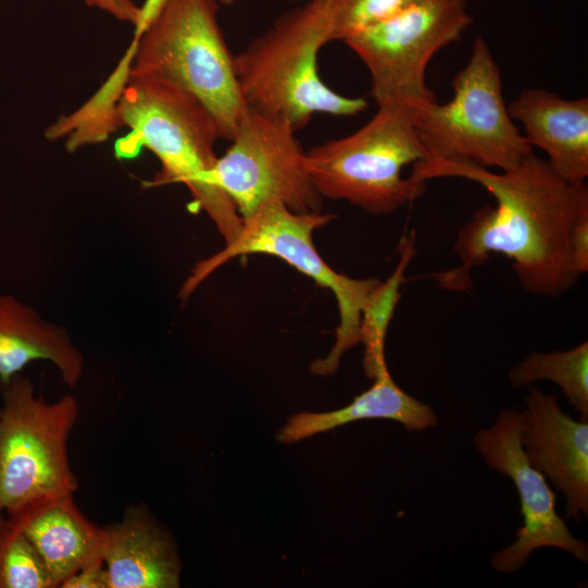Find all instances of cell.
Masks as SVG:
<instances>
[{"instance_id": "1", "label": "cell", "mask_w": 588, "mask_h": 588, "mask_svg": "<svg viewBox=\"0 0 588 588\" xmlns=\"http://www.w3.org/2000/svg\"><path fill=\"white\" fill-rule=\"evenodd\" d=\"M411 176L427 182L462 177L480 184L497 201L483 206L458 231L454 252L461 264L436 274L439 285L468 291L471 271L493 254L512 260L526 292L559 297L578 281L569 236L579 213L588 208L586 182L561 177L547 159L534 152L507 171L494 173L462 160L426 158L413 163Z\"/></svg>"}, {"instance_id": "2", "label": "cell", "mask_w": 588, "mask_h": 588, "mask_svg": "<svg viewBox=\"0 0 588 588\" xmlns=\"http://www.w3.org/2000/svg\"><path fill=\"white\" fill-rule=\"evenodd\" d=\"M218 12L216 0H166L101 87L119 96L128 78L171 84L198 101L220 138L231 140L247 105Z\"/></svg>"}, {"instance_id": "3", "label": "cell", "mask_w": 588, "mask_h": 588, "mask_svg": "<svg viewBox=\"0 0 588 588\" xmlns=\"http://www.w3.org/2000/svg\"><path fill=\"white\" fill-rule=\"evenodd\" d=\"M114 125L128 128L114 146L118 159L145 148L160 162L150 186L181 183L196 210L205 211L224 243L233 241L242 218L229 197L211 182L218 128L206 109L180 88L150 78H128L114 110Z\"/></svg>"}, {"instance_id": "4", "label": "cell", "mask_w": 588, "mask_h": 588, "mask_svg": "<svg viewBox=\"0 0 588 588\" xmlns=\"http://www.w3.org/2000/svg\"><path fill=\"white\" fill-rule=\"evenodd\" d=\"M330 0H308L279 15L240 53L234 64L248 107L304 128L316 113L353 117L366 99L346 97L321 79L320 49L331 39Z\"/></svg>"}, {"instance_id": "5", "label": "cell", "mask_w": 588, "mask_h": 588, "mask_svg": "<svg viewBox=\"0 0 588 588\" xmlns=\"http://www.w3.org/2000/svg\"><path fill=\"white\" fill-rule=\"evenodd\" d=\"M418 108L378 105L356 132L306 151L311 183L321 198L345 200L372 216H388L414 203L426 182L404 177V167L428 158L416 130Z\"/></svg>"}, {"instance_id": "6", "label": "cell", "mask_w": 588, "mask_h": 588, "mask_svg": "<svg viewBox=\"0 0 588 588\" xmlns=\"http://www.w3.org/2000/svg\"><path fill=\"white\" fill-rule=\"evenodd\" d=\"M335 217L320 210L295 212L275 200L264 203L242 219V228L233 241L193 267L180 290V297L186 301L210 274L238 256H275L334 295L340 317L334 344L326 357L310 365L314 375L334 373L344 353L359 343L363 310L380 283L377 278L354 279L339 273L322 259L313 236Z\"/></svg>"}, {"instance_id": "7", "label": "cell", "mask_w": 588, "mask_h": 588, "mask_svg": "<svg viewBox=\"0 0 588 588\" xmlns=\"http://www.w3.org/2000/svg\"><path fill=\"white\" fill-rule=\"evenodd\" d=\"M0 512L13 516L36 502L75 494L68 444L79 416L73 395L47 402L22 375L0 381Z\"/></svg>"}, {"instance_id": "8", "label": "cell", "mask_w": 588, "mask_h": 588, "mask_svg": "<svg viewBox=\"0 0 588 588\" xmlns=\"http://www.w3.org/2000/svg\"><path fill=\"white\" fill-rule=\"evenodd\" d=\"M452 87L446 103L436 100L417 110L416 130L428 158L507 171L534 152L507 111L500 68L481 36Z\"/></svg>"}, {"instance_id": "9", "label": "cell", "mask_w": 588, "mask_h": 588, "mask_svg": "<svg viewBox=\"0 0 588 588\" xmlns=\"http://www.w3.org/2000/svg\"><path fill=\"white\" fill-rule=\"evenodd\" d=\"M471 22L466 0H411L393 16L342 41L368 69L377 105L396 101L419 109L437 100L426 84L430 60Z\"/></svg>"}, {"instance_id": "10", "label": "cell", "mask_w": 588, "mask_h": 588, "mask_svg": "<svg viewBox=\"0 0 588 588\" xmlns=\"http://www.w3.org/2000/svg\"><path fill=\"white\" fill-rule=\"evenodd\" d=\"M292 124L278 117L244 110L230 147L218 157L212 184L232 201L242 219L267 201H280L295 212L319 211L306 164V151Z\"/></svg>"}, {"instance_id": "11", "label": "cell", "mask_w": 588, "mask_h": 588, "mask_svg": "<svg viewBox=\"0 0 588 588\" xmlns=\"http://www.w3.org/2000/svg\"><path fill=\"white\" fill-rule=\"evenodd\" d=\"M524 425V412L504 408L490 428L479 429L474 438L486 464L512 479L520 500L523 526L512 544L492 554L491 566L501 573L516 572L537 549L546 547L564 550L587 563V542L573 536L558 514L546 476L525 453L520 440Z\"/></svg>"}, {"instance_id": "12", "label": "cell", "mask_w": 588, "mask_h": 588, "mask_svg": "<svg viewBox=\"0 0 588 588\" xmlns=\"http://www.w3.org/2000/svg\"><path fill=\"white\" fill-rule=\"evenodd\" d=\"M522 444L530 464L548 477L565 499V515L588 516V420H575L554 394L530 388L525 400Z\"/></svg>"}, {"instance_id": "13", "label": "cell", "mask_w": 588, "mask_h": 588, "mask_svg": "<svg viewBox=\"0 0 588 588\" xmlns=\"http://www.w3.org/2000/svg\"><path fill=\"white\" fill-rule=\"evenodd\" d=\"M109 588H177L182 563L169 530L144 503L130 504L102 527Z\"/></svg>"}, {"instance_id": "14", "label": "cell", "mask_w": 588, "mask_h": 588, "mask_svg": "<svg viewBox=\"0 0 588 588\" xmlns=\"http://www.w3.org/2000/svg\"><path fill=\"white\" fill-rule=\"evenodd\" d=\"M525 138L542 149L551 168L568 182L588 176V98L564 99L543 88H527L509 105Z\"/></svg>"}, {"instance_id": "15", "label": "cell", "mask_w": 588, "mask_h": 588, "mask_svg": "<svg viewBox=\"0 0 588 588\" xmlns=\"http://www.w3.org/2000/svg\"><path fill=\"white\" fill-rule=\"evenodd\" d=\"M9 517L34 546L53 588L82 567L102 560V527L83 514L74 494L36 502Z\"/></svg>"}, {"instance_id": "16", "label": "cell", "mask_w": 588, "mask_h": 588, "mask_svg": "<svg viewBox=\"0 0 588 588\" xmlns=\"http://www.w3.org/2000/svg\"><path fill=\"white\" fill-rule=\"evenodd\" d=\"M35 360L51 363L62 381L74 388L85 359L68 329L46 320L33 306L0 293V381H7Z\"/></svg>"}, {"instance_id": "17", "label": "cell", "mask_w": 588, "mask_h": 588, "mask_svg": "<svg viewBox=\"0 0 588 588\" xmlns=\"http://www.w3.org/2000/svg\"><path fill=\"white\" fill-rule=\"evenodd\" d=\"M363 419L395 420L412 431L438 426L434 411L402 390L387 369L373 379L368 390L342 408L323 413L304 412L290 417L277 439L291 444Z\"/></svg>"}, {"instance_id": "18", "label": "cell", "mask_w": 588, "mask_h": 588, "mask_svg": "<svg viewBox=\"0 0 588 588\" xmlns=\"http://www.w3.org/2000/svg\"><path fill=\"white\" fill-rule=\"evenodd\" d=\"M415 240V230L402 236L396 267L385 281H380L362 314L359 342L365 347L363 367L372 380L388 369L384 356L387 331L401 296V286L406 280V267L417 252Z\"/></svg>"}, {"instance_id": "19", "label": "cell", "mask_w": 588, "mask_h": 588, "mask_svg": "<svg viewBox=\"0 0 588 588\" xmlns=\"http://www.w3.org/2000/svg\"><path fill=\"white\" fill-rule=\"evenodd\" d=\"M513 387H526L539 380L558 384L568 403L588 420V342L567 351L534 352L509 371Z\"/></svg>"}, {"instance_id": "20", "label": "cell", "mask_w": 588, "mask_h": 588, "mask_svg": "<svg viewBox=\"0 0 588 588\" xmlns=\"http://www.w3.org/2000/svg\"><path fill=\"white\" fill-rule=\"evenodd\" d=\"M0 588H53L29 539L1 512Z\"/></svg>"}, {"instance_id": "21", "label": "cell", "mask_w": 588, "mask_h": 588, "mask_svg": "<svg viewBox=\"0 0 588 588\" xmlns=\"http://www.w3.org/2000/svg\"><path fill=\"white\" fill-rule=\"evenodd\" d=\"M411 0H330L331 39L344 38L401 11Z\"/></svg>"}, {"instance_id": "22", "label": "cell", "mask_w": 588, "mask_h": 588, "mask_svg": "<svg viewBox=\"0 0 588 588\" xmlns=\"http://www.w3.org/2000/svg\"><path fill=\"white\" fill-rule=\"evenodd\" d=\"M572 265L581 275L588 271V208L577 217L569 236Z\"/></svg>"}, {"instance_id": "23", "label": "cell", "mask_w": 588, "mask_h": 588, "mask_svg": "<svg viewBox=\"0 0 588 588\" xmlns=\"http://www.w3.org/2000/svg\"><path fill=\"white\" fill-rule=\"evenodd\" d=\"M59 588H109L103 561L98 560L82 567L69 576Z\"/></svg>"}, {"instance_id": "24", "label": "cell", "mask_w": 588, "mask_h": 588, "mask_svg": "<svg viewBox=\"0 0 588 588\" xmlns=\"http://www.w3.org/2000/svg\"><path fill=\"white\" fill-rule=\"evenodd\" d=\"M88 7L96 8L114 19L136 25L140 8L133 0H82Z\"/></svg>"}, {"instance_id": "25", "label": "cell", "mask_w": 588, "mask_h": 588, "mask_svg": "<svg viewBox=\"0 0 588 588\" xmlns=\"http://www.w3.org/2000/svg\"><path fill=\"white\" fill-rule=\"evenodd\" d=\"M219 4L232 5L236 0H216ZM166 0H145L140 5L142 14L145 19L154 17L160 10Z\"/></svg>"}, {"instance_id": "26", "label": "cell", "mask_w": 588, "mask_h": 588, "mask_svg": "<svg viewBox=\"0 0 588 588\" xmlns=\"http://www.w3.org/2000/svg\"><path fill=\"white\" fill-rule=\"evenodd\" d=\"M0 409H1V405H0Z\"/></svg>"}]
</instances>
